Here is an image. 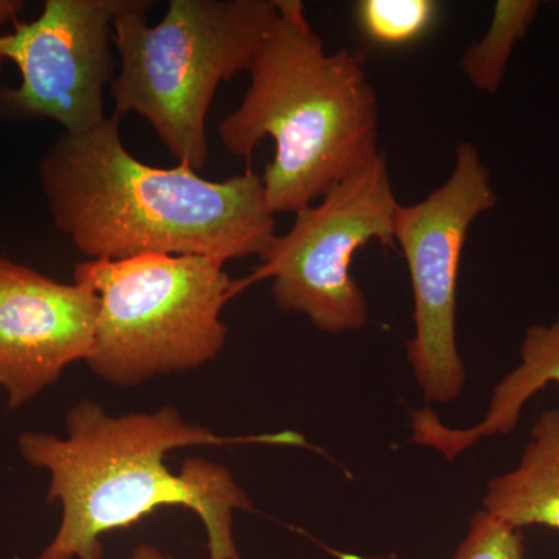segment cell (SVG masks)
Wrapping results in <instances>:
<instances>
[{"mask_svg": "<svg viewBox=\"0 0 559 559\" xmlns=\"http://www.w3.org/2000/svg\"><path fill=\"white\" fill-rule=\"evenodd\" d=\"M440 14V3L433 0H359L353 7L360 38L381 50L421 43L439 24Z\"/></svg>", "mask_w": 559, "mask_h": 559, "instance_id": "obj_13", "label": "cell"}, {"mask_svg": "<svg viewBox=\"0 0 559 559\" xmlns=\"http://www.w3.org/2000/svg\"><path fill=\"white\" fill-rule=\"evenodd\" d=\"M97 319L98 296L86 282L66 285L0 259V389L11 409L90 358Z\"/></svg>", "mask_w": 559, "mask_h": 559, "instance_id": "obj_9", "label": "cell"}, {"mask_svg": "<svg viewBox=\"0 0 559 559\" xmlns=\"http://www.w3.org/2000/svg\"><path fill=\"white\" fill-rule=\"evenodd\" d=\"M399 205L388 157L380 153L318 204L296 213L288 234L278 235L261 260L257 277L272 280L280 310L305 316L320 333L364 329L369 305L352 275L353 259L371 241L395 246Z\"/></svg>", "mask_w": 559, "mask_h": 559, "instance_id": "obj_6", "label": "cell"}, {"mask_svg": "<svg viewBox=\"0 0 559 559\" xmlns=\"http://www.w3.org/2000/svg\"><path fill=\"white\" fill-rule=\"evenodd\" d=\"M3 58H2V55H0V72H2V66H3Z\"/></svg>", "mask_w": 559, "mask_h": 559, "instance_id": "obj_17", "label": "cell"}, {"mask_svg": "<svg viewBox=\"0 0 559 559\" xmlns=\"http://www.w3.org/2000/svg\"><path fill=\"white\" fill-rule=\"evenodd\" d=\"M68 437L24 432L22 459L49 473L47 502H60L61 524L38 559H103V536L130 528L165 507L198 514L207 533L209 559H241L234 535L235 511L252 509L229 469L190 459L179 473L168 452L238 441L300 444L293 432L231 439L190 425L175 407L112 417L95 401L69 411Z\"/></svg>", "mask_w": 559, "mask_h": 559, "instance_id": "obj_1", "label": "cell"}, {"mask_svg": "<svg viewBox=\"0 0 559 559\" xmlns=\"http://www.w3.org/2000/svg\"><path fill=\"white\" fill-rule=\"evenodd\" d=\"M22 9H24V2L20 0H0V27L9 21L16 22Z\"/></svg>", "mask_w": 559, "mask_h": 559, "instance_id": "obj_15", "label": "cell"}, {"mask_svg": "<svg viewBox=\"0 0 559 559\" xmlns=\"http://www.w3.org/2000/svg\"><path fill=\"white\" fill-rule=\"evenodd\" d=\"M549 384H559V314L549 325L524 331L520 364L495 385L480 421L471 428H450L436 412L423 406L411 411V441L447 460L457 459L481 439L514 432L525 404Z\"/></svg>", "mask_w": 559, "mask_h": 559, "instance_id": "obj_10", "label": "cell"}, {"mask_svg": "<svg viewBox=\"0 0 559 559\" xmlns=\"http://www.w3.org/2000/svg\"><path fill=\"white\" fill-rule=\"evenodd\" d=\"M131 0L112 22L121 66L110 83L114 116L143 117L179 164L209 159L205 119L223 81L248 72L277 17V0H170L164 20Z\"/></svg>", "mask_w": 559, "mask_h": 559, "instance_id": "obj_4", "label": "cell"}, {"mask_svg": "<svg viewBox=\"0 0 559 559\" xmlns=\"http://www.w3.org/2000/svg\"><path fill=\"white\" fill-rule=\"evenodd\" d=\"M538 11L536 0H498L495 3L488 31L460 58V69L477 91L498 94L514 47L525 38Z\"/></svg>", "mask_w": 559, "mask_h": 559, "instance_id": "obj_12", "label": "cell"}, {"mask_svg": "<svg viewBox=\"0 0 559 559\" xmlns=\"http://www.w3.org/2000/svg\"><path fill=\"white\" fill-rule=\"evenodd\" d=\"M120 117L62 132L39 162L57 229L91 260L145 253L221 261L267 255L278 234L261 176L201 178L189 165L157 168L132 156Z\"/></svg>", "mask_w": 559, "mask_h": 559, "instance_id": "obj_2", "label": "cell"}, {"mask_svg": "<svg viewBox=\"0 0 559 559\" xmlns=\"http://www.w3.org/2000/svg\"><path fill=\"white\" fill-rule=\"evenodd\" d=\"M481 510L520 530L559 533V406L535 419L518 465L488 480Z\"/></svg>", "mask_w": 559, "mask_h": 559, "instance_id": "obj_11", "label": "cell"}, {"mask_svg": "<svg viewBox=\"0 0 559 559\" xmlns=\"http://www.w3.org/2000/svg\"><path fill=\"white\" fill-rule=\"evenodd\" d=\"M491 175L473 143H459L450 178L425 200L399 205L393 238L414 294V336L407 360L423 395L459 399L466 382L457 341V289L463 248L474 221L498 205Z\"/></svg>", "mask_w": 559, "mask_h": 559, "instance_id": "obj_7", "label": "cell"}, {"mask_svg": "<svg viewBox=\"0 0 559 559\" xmlns=\"http://www.w3.org/2000/svg\"><path fill=\"white\" fill-rule=\"evenodd\" d=\"M131 0H47L36 20L0 35V55L16 64L17 87L0 86V121L53 120L80 134L105 117L106 86L117 75L112 22Z\"/></svg>", "mask_w": 559, "mask_h": 559, "instance_id": "obj_8", "label": "cell"}, {"mask_svg": "<svg viewBox=\"0 0 559 559\" xmlns=\"http://www.w3.org/2000/svg\"><path fill=\"white\" fill-rule=\"evenodd\" d=\"M452 559H525L524 535L480 510L471 518L468 532Z\"/></svg>", "mask_w": 559, "mask_h": 559, "instance_id": "obj_14", "label": "cell"}, {"mask_svg": "<svg viewBox=\"0 0 559 559\" xmlns=\"http://www.w3.org/2000/svg\"><path fill=\"white\" fill-rule=\"evenodd\" d=\"M127 559H173L165 555L164 551L157 549L156 546H151V544H142L138 549L132 551L131 557Z\"/></svg>", "mask_w": 559, "mask_h": 559, "instance_id": "obj_16", "label": "cell"}, {"mask_svg": "<svg viewBox=\"0 0 559 559\" xmlns=\"http://www.w3.org/2000/svg\"><path fill=\"white\" fill-rule=\"evenodd\" d=\"M277 7L245 98L218 131L224 148L245 159L272 139L274 159L261 180L275 215L310 207L381 153L378 97L362 55L326 51L300 0Z\"/></svg>", "mask_w": 559, "mask_h": 559, "instance_id": "obj_3", "label": "cell"}, {"mask_svg": "<svg viewBox=\"0 0 559 559\" xmlns=\"http://www.w3.org/2000/svg\"><path fill=\"white\" fill-rule=\"evenodd\" d=\"M224 264L212 257L165 253L80 263L73 278L98 296L86 359L91 370L131 388L215 359L226 345L229 330L221 314L235 288Z\"/></svg>", "mask_w": 559, "mask_h": 559, "instance_id": "obj_5", "label": "cell"}]
</instances>
